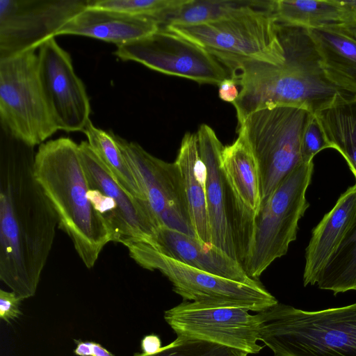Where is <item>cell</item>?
<instances>
[{
    "mask_svg": "<svg viewBox=\"0 0 356 356\" xmlns=\"http://www.w3.org/2000/svg\"><path fill=\"white\" fill-rule=\"evenodd\" d=\"M33 147L11 138L0 152V279L22 300L35 295L58 219L34 172Z\"/></svg>",
    "mask_w": 356,
    "mask_h": 356,
    "instance_id": "cell-1",
    "label": "cell"
},
{
    "mask_svg": "<svg viewBox=\"0 0 356 356\" xmlns=\"http://www.w3.org/2000/svg\"><path fill=\"white\" fill-rule=\"evenodd\" d=\"M278 35L284 49V60L280 65L216 56L241 86L233 103L238 125L257 110L288 106L314 114L353 96L330 79L308 29L278 22Z\"/></svg>",
    "mask_w": 356,
    "mask_h": 356,
    "instance_id": "cell-2",
    "label": "cell"
},
{
    "mask_svg": "<svg viewBox=\"0 0 356 356\" xmlns=\"http://www.w3.org/2000/svg\"><path fill=\"white\" fill-rule=\"evenodd\" d=\"M34 172L56 211L59 227L83 264L92 268L113 236L89 199L79 144L66 137L41 144L35 154Z\"/></svg>",
    "mask_w": 356,
    "mask_h": 356,
    "instance_id": "cell-3",
    "label": "cell"
},
{
    "mask_svg": "<svg viewBox=\"0 0 356 356\" xmlns=\"http://www.w3.org/2000/svg\"><path fill=\"white\" fill-rule=\"evenodd\" d=\"M257 315L274 356H356V302L318 311L277 302Z\"/></svg>",
    "mask_w": 356,
    "mask_h": 356,
    "instance_id": "cell-4",
    "label": "cell"
},
{
    "mask_svg": "<svg viewBox=\"0 0 356 356\" xmlns=\"http://www.w3.org/2000/svg\"><path fill=\"white\" fill-rule=\"evenodd\" d=\"M313 115L303 108L279 106L257 110L238 125L257 163L261 204L303 163L302 136Z\"/></svg>",
    "mask_w": 356,
    "mask_h": 356,
    "instance_id": "cell-5",
    "label": "cell"
},
{
    "mask_svg": "<svg viewBox=\"0 0 356 356\" xmlns=\"http://www.w3.org/2000/svg\"><path fill=\"white\" fill-rule=\"evenodd\" d=\"M0 120L8 136L31 147L59 130L41 84L35 50L0 58Z\"/></svg>",
    "mask_w": 356,
    "mask_h": 356,
    "instance_id": "cell-6",
    "label": "cell"
},
{
    "mask_svg": "<svg viewBox=\"0 0 356 356\" xmlns=\"http://www.w3.org/2000/svg\"><path fill=\"white\" fill-rule=\"evenodd\" d=\"M313 162L294 168L262 204L254 218V232L243 268L257 280L277 259L285 255L296 239L298 222L309 206L306 192Z\"/></svg>",
    "mask_w": 356,
    "mask_h": 356,
    "instance_id": "cell-7",
    "label": "cell"
},
{
    "mask_svg": "<svg viewBox=\"0 0 356 356\" xmlns=\"http://www.w3.org/2000/svg\"><path fill=\"white\" fill-rule=\"evenodd\" d=\"M125 246L140 266L158 270L167 277L173 291L184 301L204 307L242 308L257 312L278 302L261 284L250 285L206 273L168 257L143 242Z\"/></svg>",
    "mask_w": 356,
    "mask_h": 356,
    "instance_id": "cell-8",
    "label": "cell"
},
{
    "mask_svg": "<svg viewBox=\"0 0 356 356\" xmlns=\"http://www.w3.org/2000/svg\"><path fill=\"white\" fill-rule=\"evenodd\" d=\"M196 134L205 168L211 245L243 266L253 236L255 216L239 202L226 177L221 163L224 146L213 129L202 124Z\"/></svg>",
    "mask_w": 356,
    "mask_h": 356,
    "instance_id": "cell-9",
    "label": "cell"
},
{
    "mask_svg": "<svg viewBox=\"0 0 356 356\" xmlns=\"http://www.w3.org/2000/svg\"><path fill=\"white\" fill-rule=\"evenodd\" d=\"M160 29L177 33L214 56H227L277 65L284 60L273 10H254L199 24H170Z\"/></svg>",
    "mask_w": 356,
    "mask_h": 356,
    "instance_id": "cell-10",
    "label": "cell"
},
{
    "mask_svg": "<svg viewBox=\"0 0 356 356\" xmlns=\"http://www.w3.org/2000/svg\"><path fill=\"white\" fill-rule=\"evenodd\" d=\"M79 149L89 186L88 195L110 227L113 241L152 245L161 227L147 200L136 197L114 178L87 141Z\"/></svg>",
    "mask_w": 356,
    "mask_h": 356,
    "instance_id": "cell-11",
    "label": "cell"
},
{
    "mask_svg": "<svg viewBox=\"0 0 356 356\" xmlns=\"http://www.w3.org/2000/svg\"><path fill=\"white\" fill-rule=\"evenodd\" d=\"M114 54L122 60L200 83L218 85L230 77L226 67L207 50L163 29L118 47Z\"/></svg>",
    "mask_w": 356,
    "mask_h": 356,
    "instance_id": "cell-12",
    "label": "cell"
},
{
    "mask_svg": "<svg viewBox=\"0 0 356 356\" xmlns=\"http://www.w3.org/2000/svg\"><path fill=\"white\" fill-rule=\"evenodd\" d=\"M89 0H0V58L36 50Z\"/></svg>",
    "mask_w": 356,
    "mask_h": 356,
    "instance_id": "cell-13",
    "label": "cell"
},
{
    "mask_svg": "<svg viewBox=\"0 0 356 356\" xmlns=\"http://www.w3.org/2000/svg\"><path fill=\"white\" fill-rule=\"evenodd\" d=\"M136 173L145 197L161 227L196 238L181 172L174 163L158 159L135 142L115 135Z\"/></svg>",
    "mask_w": 356,
    "mask_h": 356,
    "instance_id": "cell-14",
    "label": "cell"
},
{
    "mask_svg": "<svg viewBox=\"0 0 356 356\" xmlns=\"http://www.w3.org/2000/svg\"><path fill=\"white\" fill-rule=\"evenodd\" d=\"M164 319L177 334L204 340L248 354H257L259 319L242 308L204 307L192 302L182 303L164 312Z\"/></svg>",
    "mask_w": 356,
    "mask_h": 356,
    "instance_id": "cell-15",
    "label": "cell"
},
{
    "mask_svg": "<svg viewBox=\"0 0 356 356\" xmlns=\"http://www.w3.org/2000/svg\"><path fill=\"white\" fill-rule=\"evenodd\" d=\"M38 49L40 79L58 129L83 131L90 120V104L70 55L55 38L43 42Z\"/></svg>",
    "mask_w": 356,
    "mask_h": 356,
    "instance_id": "cell-16",
    "label": "cell"
},
{
    "mask_svg": "<svg viewBox=\"0 0 356 356\" xmlns=\"http://www.w3.org/2000/svg\"><path fill=\"white\" fill-rule=\"evenodd\" d=\"M152 246L161 254L206 273L250 285L261 284L248 276L237 261L213 245L160 227Z\"/></svg>",
    "mask_w": 356,
    "mask_h": 356,
    "instance_id": "cell-17",
    "label": "cell"
},
{
    "mask_svg": "<svg viewBox=\"0 0 356 356\" xmlns=\"http://www.w3.org/2000/svg\"><path fill=\"white\" fill-rule=\"evenodd\" d=\"M159 29V23L151 18L87 7L67 22L57 35L86 36L115 44L118 47L147 37Z\"/></svg>",
    "mask_w": 356,
    "mask_h": 356,
    "instance_id": "cell-18",
    "label": "cell"
},
{
    "mask_svg": "<svg viewBox=\"0 0 356 356\" xmlns=\"http://www.w3.org/2000/svg\"><path fill=\"white\" fill-rule=\"evenodd\" d=\"M356 213V182L342 193L332 209L313 229L305 249L303 284H316L318 275L334 252Z\"/></svg>",
    "mask_w": 356,
    "mask_h": 356,
    "instance_id": "cell-19",
    "label": "cell"
},
{
    "mask_svg": "<svg viewBox=\"0 0 356 356\" xmlns=\"http://www.w3.org/2000/svg\"><path fill=\"white\" fill-rule=\"evenodd\" d=\"M330 79L356 96V33L346 24L308 29Z\"/></svg>",
    "mask_w": 356,
    "mask_h": 356,
    "instance_id": "cell-20",
    "label": "cell"
},
{
    "mask_svg": "<svg viewBox=\"0 0 356 356\" xmlns=\"http://www.w3.org/2000/svg\"><path fill=\"white\" fill-rule=\"evenodd\" d=\"M175 163L181 174L197 239L212 245L205 193V168L200 156L196 134H184Z\"/></svg>",
    "mask_w": 356,
    "mask_h": 356,
    "instance_id": "cell-21",
    "label": "cell"
},
{
    "mask_svg": "<svg viewBox=\"0 0 356 356\" xmlns=\"http://www.w3.org/2000/svg\"><path fill=\"white\" fill-rule=\"evenodd\" d=\"M238 133L236 140L222 150V166L239 202L256 216L261 204L257 165L246 139Z\"/></svg>",
    "mask_w": 356,
    "mask_h": 356,
    "instance_id": "cell-22",
    "label": "cell"
},
{
    "mask_svg": "<svg viewBox=\"0 0 356 356\" xmlns=\"http://www.w3.org/2000/svg\"><path fill=\"white\" fill-rule=\"evenodd\" d=\"M275 0H186L158 19L160 28L170 24H199L254 10H273Z\"/></svg>",
    "mask_w": 356,
    "mask_h": 356,
    "instance_id": "cell-23",
    "label": "cell"
},
{
    "mask_svg": "<svg viewBox=\"0 0 356 356\" xmlns=\"http://www.w3.org/2000/svg\"><path fill=\"white\" fill-rule=\"evenodd\" d=\"M314 115L330 147L341 154L356 180V96L339 99Z\"/></svg>",
    "mask_w": 356,
    "mask_h": 356,
    "instance_id": "cell-24",
    "label": "cell"
},
{
    "mask_svg": "<svg viewBox=\"0 0 356 356\" xmlns=\"http://www.w3.org/2000/svg\"><path fill=\"white\" fill-rule=\"evenodd\" d=\"M82 132L91 149L119 184L133 196L147 200L136 173L116 141L115 134L95 127L91 120Z\"/></svg>",
    "mask_w": 356,
    "mask_h": 356,
    "instance_id": "cell-25",
    "label": "cell"
},
{
    "mask_svg": "<svg viewBox=\"0 0 356 356\" xmlns=\"http://www.w3.org/2000/svg\"><path fill=\"white\" fill-rule=\"evenodd\" d=\"M274 13L279 22L308 29L346 24L339 0H275Z\"/></svg>",
    "mask_w": 356,
    "mask_h": 356,
    "instance_id": "cell-26",
    "label": "cell"
},
{
    "mask_svg": "<svg viewBox=\"0 0 356 356\" xmlns=\"http://www.w3.org/2000/svg\"><path fill=\"white\" fill-rule=\"evenodd\" d=\"M316 284L334 295L356 291V213L339 246L318 275Z\"/></svg>",
    "mask_w": 356,
    "mask_h": 356,
    "instance_id": "cell-27",
    "label": "cell"
},
{
    "mask_svg": "<svg viewBox=\"0 0 356 356\" xmlns=\"http://www.w3.org/2000/svg\"><path fill=\"white\" fill-rule=\"evenodd\" d=\"M248 353L216 343L184 337L161 347L154 354L136 353L134 356H248Z\"/></svg>",
    "mask_w": 356,
    "mask_h": 356,
    "instance_id": "cell-28",
    "label": "cell"
},
{
    "mask_svg": "<svg viewBox=\"0 0 356 356\" xmlns=\"http://www.w3.org/2000/svg\"><path fill=\"white\" fill-rule=\"evenodd\" d=\"M186 0H89L88 7L116 10L131 15L151 18L158 22L165 12Z\"/></svg>",
    "mask_w": 356,
    "mask_h": 356,
    "instance_id": "cell-29",
    "label": "cell"
},
{
    "mask_svg": "<svg viewBox=\"0 0 356 356\" xmlns=\"http://www.w3.org/2000/svg\"><path fill=\"white\" fill-rule=\"evenodd\" d=\"M330 148L314 115L308 123L302 140L301 156L303 163L313 162V158L323 149Z\"/></svg>",
    "mask_w": 356,
    "mask_h": 356,
    "instance_id": "cell-30",
    "label": "cell"
},
{
    "mask_svg": "<svg viewBox=\"0 0 356 356\" xmlns=\"http://www.w3.org/2000/svg\"><path fill=\"white\" fill-rule=\"evenodd\" d=\"M20 298L14 291L0 290V318L7 323L19 317Z\"/></svg>",
    "mask_w": 356,
    "mask_h": 356,
    "instance_id": "cell-31",
    "label": "cell"
},
{
    "mask_svg": "<svg viewBox=\"0 0 356 356\" xmlns=\"http://www.w3.org/2000/svg\"><path fill=\"white\" fill-rule=\"evenodd\" d=\"M236 85L237 81L232 76L222 80L218 85L219 98L224 102L233 104L239 95Z\"/></svg>",
    "mask_w": 356,
    "mask_h": 356,
    "instance_id": "cell-32",
    "label": "cell"
},
{
    "mask_svg": "<svg viewBox=\"0 0 356 356\" xmlns=\"http://www.w3.org/2000/svg\"><path fill=\"white\" fill-rule=\"evenodd\" d=\"M160 338L156 334L145 336L141 341V348L145 354H154L161 348Z\"/></svg>",
    "mask_w": 356,
    "mask_h": 356,
    "instance_id": "cell-33",
    "label": "cell"
},
{
    "mask_svg": "<svg viewBox=\"0 0 356 356\" xmlns=\"http://www.w3.org/2000/svg\"><path fill=\"white\" fill-rule=\"evenodd\" d=\"M339 2L346 17V24L356 29V0H344Z\"/></svg>",
    "mask_w": 356,
    "mask_h": 356,
    "instance_id": "cell-34",
    "label": "cell"
},
{
    "mask_svg": "<svg viewBox=\"0 0 356 356\" xmlns=\"http://www.w3.org/2000/svg\"><path fill=\"white\" fill-rule=\"evenodd\" d=\"M76 347L74 353L78 356H93L92 342L83 341L81 340H74Z\"/></svg>",
    "mask_w": 356,
    "mask_h": 356,
    "instance_id": "cell-35",
    "label": "cell"
},
{
    "mask_svg": "<svg viewBox=\"0 0 356 356\" xmlns=\"http://www.w3.org/2000/svg\"><path fill=\"white\" fill-rule=\"evenodd\" d=\"M92 353L93 356H115L101 344L95 342H92Z\"/></svg>",
    "mask_w": 356,
    "mask_h": 356,
    "instance_id": "cell-36",
    "label": "cell"
},
{
    "mask_svg": "<svg viewBox=\"0 0 356 356\" xmlns=\"http://www.w3.org/2000/svg\"><path fill=\"white\" fill-rule=\"evenodd\" d=\"M355 33H356V29H355Z\"/></svg>",
    "mask_w": 356,
    "mask_h": 356,
    "instance_id": "cell-37",
    "label": "cell"
}]
</instances>
